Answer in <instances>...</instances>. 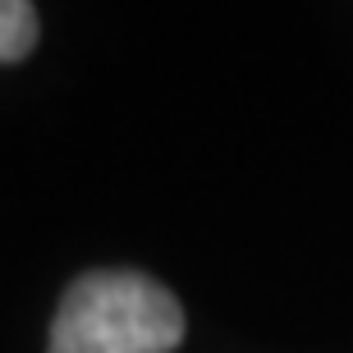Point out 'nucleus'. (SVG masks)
<instances>
[{"instance_id":"f03ea898","label":"nucleus","mask_w":353,"mask_h":353,"mask_svg":"<svg viewBox=\"0 0 353 353\" xmlns=\"http://www.w3.org/2000/svg\"><path fill=\"white\" fill-rule=\"evenodd\" d=\"M37 10L28 0H0V65L23 60L37 46Z\"/></svg>"},{"instance_id":"f257e3e1","label":"nucleus","mask_w":353,"mask_h":353,"mask_svg":"<svg viewBox=\"0 0 353 353\" xmlns=\"http://www.w3.org/2000/svg\"><path fill=\"white\" fill-rule=\"evenodd\" d=\"M183 307L143 271H88L60 299L46 353H174Z\"/></svg>"}]
</instances>
